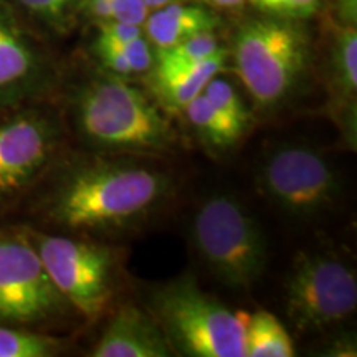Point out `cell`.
Returning a JSON list of instances; mask_svg holds the SVG:
<instances>
[{
	"mask_svg": "<svg viewBox=\"0 0 357 357\" xmlns=\"http://www.w3.org/2000/svg\"><path fill=\"white\" fill-rule=\"evenodd\" d=\"M243 314V312H242ZM245 357H291L294 346L291 337L275 314L255 311L243 314Z\"/></svg>",
	"mask_w": 357,
	"mask_h": 357,
	"instance_id": "9a60e30c",
	"label": "cell"
},
{
	"mask_svg": "<svg viewBox=\"0 0 357 357\" xmlns=\"http://www.w3.org/2000/svg\"><path fill=\"white\" fill-rule=\"evenodd\" d=\"M182 113L189 119L190 126L195 129L200 139L217 149L231 146L243 134L213 106L204 93L190 101Z\"/></svg>",
	"mask_w": 357,
	"mask_h": 357,
	"instance_id": "2e32d148",
	"label": "cell"
},
{
	"mask_svg": "<svg viewBox=\"0 0 357 357\" xmlns=\"http://www.w3.org/2000/svg\"><path fill=\"white\" fill-rule=\"evenodd\" d=\"M258 184L276 207L298 218L324 213L339 194V177L331 162L306 146H283L268 154Z\"/></svg>",
	"mask_w": 357,
	"mask_h": 357,
	"instance_id": "52a82bcc",
	"label": "cell"
},
{
	"mask_svg": "<svg viewBox=\"0 0 357 357\" xmlns=\"http://www.w3.org/2000/svg\"><path fill=\"white\" fill-rule=\"evenodd\" d=\"M40 86V58L17 25L0 12V109L19 105Z\"/></svg>",
	"mask_w": 357,
	"mask_h": 357,
	"instance_id": "7c38bea8",
	"label": "cell"
},
{
	"mask_svg": "<svg viewBox=\"0 0 357 357\" xmlns=\"http://www.w3.org/2000/svg\"><path fill=\"white\" fill-rule=\"evenodd\" d=\"M218 40L213 37L212 32L197 33L172 47L158 48V66L159 70L177 68V66H187L207 60L217 52H220Z\"/></svg>",
	"mask_w": 357,
	"mask_h": 357,
	"instance_id": "ac0fdd59",
	"label": "cell"
},
{
	"mask_svg": "<svg viewBox=\"0 0 357 357\" xmlns=\"http://www.w3.org/2000/svg\"><path fill=\"white\" fill-rule=\"evenodd\" d=\"M149 303L172 351L192 357H245L243 314L202 291L192 276L154 289Z\"/></svg>",
	"mask_w": 357,
	"mask_h": 357,
	"instance_id": "7a4b0ae2",
	"label": "cell"
},
{
	"mask_svg": "<svg viewBox=\"0 0 357 357\" xmlns=\"http://www.w3.org/2000/svg\"><path fill=\"white\" fill-rule=\"evenodd\" d=\"M199 255L227 287L247 289L266 266V242L245 205L231 195H212L200 205L192 225Z\"/></svg>",
	"mask_w": 357,
	"mask_h": 357,
	"instance_id": "277c9868",
	"label": "cell"
},
{
	"mask_svg": "<svg viewBox=\"0 0 357 357\" xmlns=\"http://www.w3.org/2000/svg\"><path fill=\"white\" fill-rule=\"evenodd\" d=\"M25 10L48 22L52 25H61L68 19L71 8L77 0H17Z\"/></svg>",
	"mask_w": 357,
	"mask_h": 357,
	"instance_id": "44dd1931",
	"label": "cell"
},
{
	"mask_svg": "<svg viewBox=\"0 0 357 357\" xmlns=\"http://www.w3.org/2000/svg\"><path fill=\"white\" fill-rule=\"evenodd\" d=\"M263 12L287 17H307L319 7V0H250Z\"/></svg>",
	"mask_w": 357,
	"mask_h": 357,
	"instance_id": "7402d4cb",
	"label": "cell"
},
{
	"mask_svg": "<svg viewBox=\"0 0 357 357\" xmlns=\"http://www.w3.org/2000/svg\"><path fill=\"white\" fill-rule=\"evenodd\" d=\"M169 187V177L155 169L98 160L78 169L61 185L53 202V217L75 230L124 227L153 211Z\"/></svg>",
	"mask_w": 357,
	"mask_h": 357,
	"instance_id": "6da1fadb",
	"label": "cell"
},
{
	"mask_svg": "<svg viewBox=\"0 0 357 357\" xmlns=\"http://www.w3.org/2000/svg\"><path fill=\"white\" fill-rule=\"evenodd\" d=\"M60 342L25 329L0 328V357H48L60 352Z\"/></svg>",
	"mask_w": 357,
	"mask_h": 357,
	"instance_id": "d6986e66",
	"label": "cell"
},
{
	"mask_svg": "<svg viewBox=\"0 0 357 357\" xmlns=\"http://www.w3.org/2000/svg\"><path fill=\"white\" fill-rule=\"evenodd\" d=\"M113 20L126 22V24L142 25L149 15L144 0H109Z\"/></svg>",
	"mask_w": 357,
	"mask_h": 357,
	"instance_id": "d4e9b609",
	"label": "cell"
},
{
	"mask_svg": "<svg viewBox=\"0 0 357 357\" xmlns=\"http://www.w3.org/2000/svg\"><path fill=\"white\" fill-rule=\"evenodd\" d=\"M207 2L213 3V6H218V7H238L242 6V3L245 2V0H207Z\"/></svg>",
	"mask_w": 357,
	"mask_h": 357,
	"instance_id": "4316f807",
	"label": "cell"
},
{
	"mask_svg": "<svg viewBox=\"0 0 357 357\" xmlns=\"http://www.w3.org/2000/svg\"><path fill=\"white\" fill-rule=\"evenodd\" d=\"M96 52L100 55L101 61L105 63V66L108 70L113 71L114 75H119V77H128L131 73V68H129V63L124 56V53L121 50L118 43L111 42L108 38L100 37L96 42Z\"/></svg>",
	"mask_w": 357,
	"mask_h": 357,
	"instance_id": "cb8c5ba5",
	"label": "cell"
},
{
	"mask_svg": "<svg viewBox=\"0 0 357 357\" xmlns=\"http://www.w3.org/2000/svg\"><path fill=\"white\" fill-rule=\"evenodd\" d=\"M333 75L337 93L346 101H356L357 91V32L356 25L339 30L333 48Z\"/></svg>",
	"mask_w": 357,
	"mask_h": 357,
	"instance_id": "e0dca14e",
	"label": "cell"
},
{
	"mask_svg": "<svg viewBox=\"0 0 357 357\" xmlns=\"http://www.w3.org/2000/svg\"><path fill=\"white\" fill-rule=\"evenodd\" d=\"M118 45L121 47L124 56H126L132 75L146 73V71L153 68L154 56L153 53H151L149 43H147L144 38L137 37L128 43H118Z\"/></svg>",
	"mask_w": 357,
	"mask_h": 357,
	"instance_id": "603a6c76",
	"label": "cell"
},
{
	"mask_svg": "<svg viewBox=\"0 0 357 357\" xmlns=\"http://www.w3.org/2000/svg\"><path fill=\"white\" fill-rule=\"evenodd\" d=\"M75 119L84 139L108 149L162 151L174 142L162 111L119 75L95 79L82 89Z\"/></svg>",
	"mask_w": 357,
	"mask_h": 357,
	"instance_id": "3957f363",
	"label": "cell"
},
{
	"mask_svg": "<svg viewBox=\"0 0 357 357\" xmlns=\"http://www.w3.org/2000/svg\"><path fill=\"white\" fill-rule=\"evenodd\" d=\"M32 243L66 303L89 319L98 318L113 294L114 257L111 250L83 240L52 235H38Z\"/></svg>",
	"mask_w": 357,
	"mask_h": 357,
	"instance_id": "ba28073f",
	"label": "cell"
},
{
	"mask_svg": "<svg viewBox=\"0 0 357 357\" xmlns=\"http://www.w3.org/2000/svg\"><path fill=\"white\" fill-rule=\"evenodd\" d=\"M235 70L257 105L270 108L289 95L305 68L306 43L293 25L255 20L235 40Z\"/></svg>",
	"mask_w": 357,
	"mask_h": 357,
	"instance_id": "5b68a950",
	"label": "cell"
},
{
	"mask_svg": "<svg viewBox=\"0 0 357 357\" xmlns=\"http://www.w3.org/2000/svg\"><path fill=\"white\" fill-rule=\"evenodd\" d=\"M218 24L217 17L202 7L172 2L160 7L144 22L147 37L158 48L172 47L197 33L212 32Z\"/></svg>",
	"mask_w": 357,
	"mask_h": 357,
	"instance_id": "5bb4252c",
	"label": "cell"
},
{
	"mask_svg": "<svg viewBox=\"0 0 357 357\" xmlns=\"http://www.w3.org/2000/svg\"><path fill=\"white\" fill-rule=\"evenodd\" d=\"M357 307L356 271L328 252L294 257L284 291V310L298 331L316 333L341 324Z\"/></svg>",
	"mask_w": 357,
	"mask_h": 357,
	"instance_id": "8992f818",
	"label": "cell"
},
{
	"mask_svg": "<svg viewBox=\"0 0 357 357\" xmlns=\"http://www.w3.org/2000/svg\"><path fill=\"white\" fill-rule=\"evenodd\" d=\"M227 60V52H217L199 63L177 66V68L154 70L151 88L164 108L171 111H184L190 101L202 95L207 83L220 73Z\"/></svg>",
	"mask_w": 357,
	"mask_h": 357,
	"instance_id": "4fadbf2b",
	"label": "cell"
},
{
	"mask_svg": "<svg viewBox=\"0 0 357 357\" xmlns=\"http://www.w3.org/2000/svg\"><path fill=\"white\" fill-rule=\"evenodd\" d=\"M89 356L169 357L172 347L153 314L134 305H123L109 319Z\"/></svg>",
	"mask_w": 357,
	"mask_h": 357,
	"instance_id": "8fae6325",
	"label": "cell"
},
{
	"mask_svg": "<svg viewBox=\"0 0 357 357\" xmlns=\"http://www.w3.org/2000/svg\"><path fill=\"white\" fill-rule=\"evenodd\" d=\"M66 300L25 236H0V321L33 323L63 310Z\"/></svg>",
	"mask_w": 357,
	"mask_h": 357,
	"instance_id": "9c48e42d",
	"label": "cell"
},
{
	"mask_svg": "<svg viewBox=\"0 0 357 357\" xmlns=\"http://www.w3.org/2000/svg\"><path fill=\"white\" fill-rule=\"evenodd\" d=\"M55 142V124L40 111L0 118V200L24 189L42 171Z\"/></svg>",
	"mask_w": 357,
	"mask_h": 357,
	"instance_id": "30bf717a",
	"label": "cell"
},
{
	"mask_svg": "<svg viewBox=\"0 0 357 357\" xmlns=\"http://www.w3.org/2000/svg\"><path fill=\"white\" fill-rule=\"evenodd\" d=\"M100 37L108 38L114 43H128L131 40L142 37L141 25L126 24L119 20H105L100 25Z\"/></svg>",
	"mask_w": 357,
	"mask_h": 357,
	"instance_id": "484cf974",
	"label": "cell"
},
{
	"mask_svg": "<svg viewBox=\"0 0 357 357\" xmlns=\"http://www.w3.org/2000/svg\"><path fill=\"white\" fill-rule=\"evenodd\" d=\"M204 95L213 102V106L225 116L236 129L245 132L250 123V113L245 108L242 98L227 79L213 77L204 89Z\"/></svg>",
	"mask_w": 357,
	"mask_h": 357,
	"instance_id": "ffe728a7",
	"label": "cell"
}]
</instances>
